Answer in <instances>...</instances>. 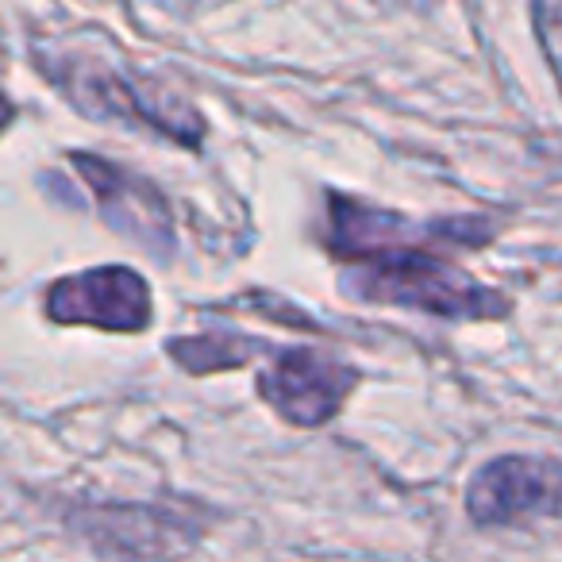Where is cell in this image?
Returning a JSON list of instances; mask_svg holds the SVG:
<instances>
[{"label": "cell", "instance_id": "cell-5", "mask_svg": "<svg viewBox=\"0 0 562 562\" xmlns=\"http://www.w3.org/2000/svg\"><path fill=\"white\" fill-rule=\"evenodd\" d=\"M328 227L331 250L347 258H370L382 250H431L436 243H482L490 235L485 220H436V224H416L397 212H385L359 196L331 193L328 196Z\"/></svg>", "mask_w": 562, "mask_h": 562}, {"label": "cell", "instance_id": "cell-3", "mask_svg": "<svg viewBox=\"0 0 562 562\" xmlns=\"http://www.w3.org/2000/svg\"><path fill=\"white\" fill-rule=\"evenodd\" d=\"M43 313L63 328H97L135 336L155 321V297L139 270L132 266H93L50 281L43 293Z\"/></svg>", "mask_w": 562, "mask_h": 562}, {"label": "cell", "instance_id": "cell-4", "mask_svg": "<svg viewBox=\"0 0 562 562\" xmlns=\"http://www.w3.org/2000/svg\"><path fill=\"white\" fill-rule=\"evenodd\" d=\"M467 516L477 528L520 520H562V462L539 454H501L467 485Z\"/></svg>", "mask_w": 562, "mask_h": 562}, {"label": "cell", "instance_id": "cell-9", "mask_svg": "<svg viewBox=\"0 0 562 562\" xmlns=\"http://www.w3.org/2000/svg\"><path fill=\"white\" fill-rule=\"evenodd\" d=\"M266 344L239 331H209V336H173L166 344V355L189 374H212V370H235L262 355Z\"/></svg>", "mask_w": 562, "mask_h": 562}, {"label": "cell", "instance_id": "cell-1", "mask_svg": "<svg viewBox=\"0 0 562 562\" xmlns=\"http://www.w3.org/2000/svg\"><path fill=\"white\" fill-rule=\"evenodd\" d=\"M40 70L58 93L97 120H132L181 147H201L204 116L178 97L173 89L158 86L155 78H143L135 70H116L101 58L70 55V50H35Z\"/></svg>", "mask_w": 562, "mask_h": 562}, {"label": "cell", "instance_id": "cell-2", "mask_svg": "<svg viewBox=\"0 0 562 562\" xmlns=\"http://www.w3.org/2000/svg\"><path fill=\"white\" fill-rule=\"evenodd\" d=\"M344 290L355 301L413 308L439 321H501L513 308L505 293L454 270L436 250H382L359 258L344 273Z\"/></svg>", "mask_w": 562, "mask_h": 562}, {"label": "cell", "instance_id": "cell-7", "mask_svg": "<svg viewBox=\"0 0 562 562\" xmlns=\"http://www.w3.org/2000/svg\"><path fill=\"white\" fill-rule=\"evenodd\" d=\"M359 370L316 347H290L273 355L258 374V397L293 428H321L344 408L347 393L359 385Z\"/></svg>", "mask_w": 562, "mask_h": 562}, {"label": "cell", "instance_id": "cell-6", "mask_svg": "<svg viewBox=\"0 0 562 562\" xmlns=\"http://www.w3.org/2000/svg\"><path fill=\"white\" fill-rule=\"evenodd\" d=\"M66 528L116 562H173L196 539L186 516L162 505H78Z\"/></svg>", "mask_w": 562, "mask_h": 562}, {"label": "cell", "instance_id": "cell-8", "mask_svg": "<svg viewBox=\"0 0 562 562\" xmlns=\"http://www.w3.org/2000/svg\"><path fill=\"white\" fill-rule=\"evenodd\" d=\"M70 166L86 181L89 193H93L97 209H101L104 224L112 232L139 243L147 255H162V258L170 255L173 247L170 204H166V196L147 178H139V173L124 170V166L109 162L101 155H89V150H74Z\"/></svg>", "mask_w": 562, "mask_h": 562}, {"label": "cell", "instance_id": "cell-10", "mask_svg": "<svg viewBox=\"0 0 562 562\" xmlns=\"http://www.w3.org/2000/svg\"><path fill=\"white\" fill-rule=\"evenodd\" d=\"M531 20H536L539 47H543L554 81H559V89H562V4H536Z\"/></svg>", "mask_w": 562, "mask_h": 562}]
</instances>
